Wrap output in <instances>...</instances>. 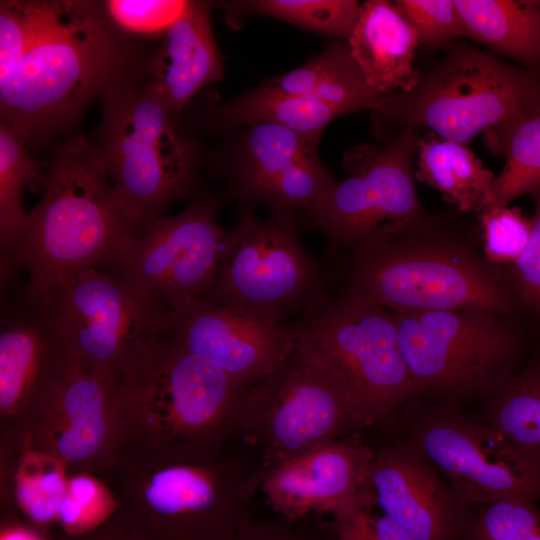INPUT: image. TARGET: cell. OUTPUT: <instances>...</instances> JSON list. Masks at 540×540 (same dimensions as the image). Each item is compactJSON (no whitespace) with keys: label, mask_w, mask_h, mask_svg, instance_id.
<instances>
[{"label":"cell","mask_w":540,"mask_h":540,"mask_svg":"<svg viewBox=\"0 0 540 540\" xmlns=\"http://www.w3.org/2000/svg\"><path fill=\"white\" fill-rule=\"evenodd\" d=\"M151 55L101 1L1 0V122L45 150L77 134L94 100L147 79Z\"/></svg>","instance_id":"obj_1"},{"label":"cell","mask_w":540,"mask_h":540,"mask_svg":"<svg viewBox=\"0 0 540 540\" xmlns=\"http://www.w3.org/2000/svg\"><path fill=\"white\" fill-rule=\"evenodd\" d=\"M42 189L21 230L0 251L1 290L25 269L24 290L38 299L76 271L111 263L138 237L83 135L54 145Z\"/></svg>","instance_id":"obj_2"},{"label":"cell","mask_w":540,"mask_h":540,"mask_svg":"<svg viewBox=\"0 0 540 540\" xmlns=\"http://www.w3.org/2000/svg\"><path fill=\"white\" fill-rule=\"evenodd\" d=\"M261 472L220 448L121 454L106 479L151 540H228L251 520Z\"/></svg>","instance_id":"obj_3"},{"label":"cell","mask_w":540,"mask_h":540,"mask_svg":"<svg viewBox=\"0 0 540 540\" xmlns=\"http://www.w3.org/2000/svg\"><path fill=\"white\" fill-rule=\"evenodd\" d=\"M117 383L120 455L224 447L247 388L165 332L140 349Z\"/></svg>","instance_id":"obj_4"},{"label":"cell","mask_w":540,"mask_h":540,"mask_svg":"<svg viewBox=\"0 0 540 540\" xmlns=\"http://www.w3.org/2000/svg\"><path fill=\"white\" fill-rule=\"evenodd\" d=\"M445 224L435 215L418 231L347 257L341 287L391 311L481 309L514 315L521 306L504 272Z\"/></svg>","instance_id":"obj_5"},{"label":"cell","mask_w":540,"mask_h":540,"mask_svg":"<svg viewBox=\"0 0 540 540\" xmlns=\"http://www.w3.org/2000/svg\"><path fill=\"white\" fill-rule=\"evenodd\" d=\"M91 142L138 236L175 201L196 194V149L147 79L103 99Z\"/></svg>","instance_id":"obj_6"},{"label":"cell","mask_w":540,"mask_h":540,"mask_svg":"<svg viewBox=\"0 0 540 540\" xmlns=\"http://www.w3.org/2000/svg\"><path fill=\"white\" fill-rule=\"evenodd\" d=\"M288 327L294 345L328 374L364 426L384 422L417 394L394 313L376 301L341 287Z\"/></svg>","instance_id":"obj_7"},{"label":"cell","mask_w":540,"mask_h":540,"mask_svg":"<svg viewBox=\"0 0 540 540\" xmlns=\"http://www.w3.org/2000/svg\"><path fill=\"white\" fill-rule=\"evenodd\" d=\"M444 49L412 89L377 97L367 110L464 144L540 111V74L468 43Z\"/></svg>","instance_id":"obj_8"},{"label":"cell","mask_w":540,"mask_h":540,"mask_svg":"<svg viewBox=\"0 0 540 540\" xmlns=\"http://www.w3.org/2000/svg\"><path fill=\"white\" fill-rule=\"evenodd\" d=\"M419 131L402 129L383 145L360 144L343 157L348 176L299 210L300 224L321 232L330 255L363 254L418 231L435 218L415 186Z\"/></svg>","instance_id":"obj_9"},{"label":"cell","mask_w":540,"mask_h":540,"mask_svg":"<svg viewBox=\"0 0 540 540\" xmlns=\"http://www.w3.org/2000/svg\"><path fill=\"white\" fill-rule=\"evenodd\" d=\"M392 312L417 393L488 399L515 375L525 335L513 315L481 309Z\"/></svg>","instance_id":"obj_10"},{"label":"cell","mask_w":540,"mask_h":540,"mask_svg":"<svg viewBox=\"0 0 540 540\" xmlns=\"http://www.w3.org/2000/svg\"><path fill=\"white\" fill-rule=\"evenodd\" d=\"M328 292L325 270L301 243L295 211H274L259 220L242 206L225 230L216 282L203 301L281 323Z\"/></svg>","instance_id":"obj_11"},{"label":"cell","mask_w":540,"mask_h":540,"mask_svg":"<svg viewBox=\"0 0 540 540\" xmlns=\"http://www.w3.org/2000/svg\"><path fill=\"white\" fill-rule=\"evenodd\" d=\"M362 426L339 387L294 345L275 372L242 392L232 431L261 450L266 469Z\"/></svg>","instance_id":"obj_12"},{"label":"cell","mask_w":540,"mask_h":540,"mask_svg":"<svg viewBox=\"0 0 540 540\" xmlns=\"http://www.w3.org/2000/svg\"><path fill=\"white\" fill-rule=\"evenodd\" d=\"M41 300L60 351L117 382L140 349L165 331L170 313L97 266L67 276Z\"/></svg>","instance_id":"obj_13"},{"label":"cell","mask_w":540,"mask_h":540,"mask_svg":"<svg viewBox=\"0 0 540 540\" xmlns=\"http://www.w3.org/2000/svg\"><path fill=\"white\" fill-rule=\"evenodd\" d=\"M21 430L70 473L106 477L122 447L118 383L60 351Z\"/></svg>","instance_id":"obj_14"},{"label":"cell","mask_w":540,"mask_h":540,"mask_svg":"<svg viewBox=\"0 0 540 540\" xmlns=\"http://www.w3.org/2000/svg\"><path fill=\"white\" fill-rule=\"evenodd\" d=\"M217 208L215 198L199 194L180 214L159 218L109 263L112 274L168 312L206 299L225 236Z\"/></svg>","instance_id":"obj_15"},{"label":"cell","mask_w":540,"mask_h":540,"mask_svg":"<svg viewBox=\"0 0 540 540\" xmlns=\"http://www.w3.org/2000/svg\"><path fill=\"white\" fill-rule=\"evenodd\" d=\"M408 445L449 480L469 508L512 496L540 500V462L487 423L432 415L415 426Z\"/></svg>","instance_id":"obj_16"},{"label":"cell","mask_w":540,"mask_h":540,"mask_svg":"<svg viewBox=\"0 0 540 540\" xmlns=\"http://www.w3.org/2000/svg\"><path fill=\"white\" fill-rule=\"evenodd\" d=\"M164 332L246 387L275 372L294 346L288 326L203 300L170 312Z\"/></svg>","instance_id":"obj_17"},{"label":"cell","mask_w":540,"mask_h":540,"mask_svg":"<svg viewBox=\"0 0 540 540\" xmlns=\"http://www.w3.org/2000/svg\"><path fill=\"white\" fill-rule=\"evenodd\" d=\"M365 494L414 540H462L470 508L410 445L373 452Z\"/></svg>","instance_id":"obj_18"},{"label":"cell","mask_w":540,"mask_h":540,"mask_svg":"<svg viewBox=\"0 0 540 540\" xmlns=\"http://www.w3.org/2000/svg\"><path fill=\"white\" fill-rule=\"evenodd\" d=\"M372 453L349 438L329 441L262 469L259 488L272 509L289 520L334 515L362 499Z\"/></svg>","instance_id":"obj_19"},{"label":"cell","mask_w":540,"mask_h":540,"mask_svg":"<svg viewBox=\"0 0 540 540\" xmlns=\"http://www.w3.org/2000/svg\"><path fill=\"white\" fill-rule=\"evenodd\" d=\"M59 355L44 302L23 288L1 310V433L22 429Z\"/></svg>","instance_id":"obj_20"},{"label":"cell","mask_w":540,"mask_h":540,"mask_svg":"<svg viewBox=\"0 0 540 540\" xmlns=\"http://www.w3.org/2000/svg\"><path fill=\"white\" fill-rule=\"evenodd\" d=\"M211 10V3L189 1L148 62L153 91L176 117L196 93L223 77Z\"/></svg>","instance_id":"obj_21"},{"label":"cell","mask_w":540,"mask_h":540,"mask_svg":"<svg viewBox=\"0 0 540 540\" xmlns=\"http://www.w3.org/2000/svg\"><path fill=\"white\" fill-rule=\"evenodd\" d=\"M346 41L377 97L409 91L417 83L420 73L413 62L420 46L418 36L395 2H363Z\"/></svg>","instance_id":"obj_22"},{"label":"cell","mask_w":540,"mask_h":540,"mask_svg":"<svg viewBox=\"0 0 540 540\" xmlns=\"http://www.w3.org/2000/svg\"><path fill=\"white\" fill-rule=\"evenodd\" d=\"M1 498L35 526L58 521L70 471L51 455L33 448L22 430L1 434Z\"/></svg>","instance_id":"obj_23"},{"label":"cell","mask_w":540,"mask_h":540,"mask_svg":"<svg viewBox=\"0 0 540 540\" xmlns=\"http://www.w3.org/2000/svg\"><path fill=\"white\" fill-rule=\"evenodd\" d=\"M319 138L320 135H303L274 124L250 125L228 182L227 197L272 209L292 166L318 154Z\"/></svg>","instance_id":"obj_24"},{"label":"cell","mask_w":540,"mask_h":540,"mask_svg":"<svg viewBox=\"0 0 540 540\" xmlns=\"http://www.w3.org/2000/svg\"><path fill=\"white\" fill-rule=\"evenodd\" d=\"M466 37L540 74V2L454 0Z\"/></svg>","instance_id":"obj_25"},{"label":"cell","mask_w":540,"mask_h":540,"mask_svg":"<svg viewBox=\"0 0 540 540\" xmlns=\"http://www.w3.org/2000/svg\"><path fill=\"white\" fill-rule=\"evenodd\" d=\"M276 93L311 96L342 115L367 110L377 98L350 53L346 40L330 43L303 65L260 85Z\"/></svg>","instance_id":"obj_26"},{"label":"cell","mask_w":540,"mask_h":540,"mask_svg":"<svg viewBox=\"0 0 540 540\" xmlns=\"http://www.w3.org/2000/svg\"><path fill=\"white\" fill-rule=\"evenodd\" d=\"M415 179L437 190L459 212L478 214L484 207L495 175L468 144L434 133L420 135Z\"/></svg>","instance_id":"obj_27"},{"label":"cell","mask_w":540,"mask_h":540,"mask_svg":"<svg viewBox=\"0 0 540 540\" xmlns=\"http://www.w3.org/2000/svg\"><path fill=\"white\" fill-rule=\"evenodd\" d=\"M342 114L311 96L287 95L261 86L228 102L217 110L213 124L219 128L268 123L303 135H321Z\"/></svg>","instance_id":"obj_28"},{"label":"cell","mask_w":540,"mask_h":540,"mask_svg":"<svg viewBox=\"0 0 540 540\" xmlns=\"http://www.w3.org/2000/svg\"><path fill=\"white\" fill-rule=\"evenodd\" d=\"M484 135L489 149L503 155L505 164L495 176L483 209L508 206L540 189V111Z\"/></svg>","instance_id":"obj_29"},{"label":"cell","mask_w":540,"mask_h":540,"mask_svg":"<svg viewBox=\"0 0 540 540\" xmlns=\"http://www.w3.org/2000/svg\"><path fill=\"white\" fill-rule=\"evenodd\" d=\"M486 423L540 462V361L487 399Z\"/></svg>","instance_id":"obj_30"},{"label":"cell","mask_w":540,"mask_h":540,"mask_svg":"<svg viewBox=\"0 0 540 540\" xmlns=\"http://www.w3.org/2000/svg\"><path fill=\"white\" fill-rule=\"evenodd\" d=\"M43 164L13 128L0 122V251L9 246L26 221L28 212L22 204L25 187H43Z\"/></svg>","instance_id":"obj_31"},{"label":"cell","mask_w":540,"mask_h":540,"mask_svg":"<svg viewBox=\"0 0 540 540\" xmlns=\"http://www.w3.org/2000/svg\"><path fill=\"white\" fill-rule=\"evenodd\" d=\"M355 0H249L226 5L230 15H264L298 27L347 40L357 21Z\"/></svg>","instance_id":"obj_32"},{"label":"cell","mask_w":540,"mask_h":540,"mask_svg":"<svg viewBox=\"0 0 540 540\" xmlns=\"http://www.w3.org/2000/svg\"><path fill=\"white\" fill-rule=\"evenodd\" d=\"M121 509L108 480L100 475L70 473L58 521L67 536L90 531L106 522Z\"/></svg>","instance_id":"obj_33"},{"label":"cell","mask_w":540,"mask_h":540,"mask_svg":"<svg viewBox=\"0 0 540 540\" xmlns=\"http://www.w3.org/2000/svg\"><path fill=\"white\" fill-rule=\"evenodd\" d=\"M462 540H540V510L521 496L482 505L470 517Z\"/></svg>","instance_id":"obj_34"},{"label":"cell","mask_w":540,"mask_h":540,"mask_svg":"<svg viewBox=\"0 0 540 540\" xmlns=\"http://www.w3.org/2000/svg\"><path fill=\"white\" fill-rule=\"evenodd\" d=\"M483 256L496 268L508 267L524 251L531 233V218L518 207H486L477 214Z\"/></svg>","instance_id":"obj_35"},{"label":"cell","mask_w":540,"mask_h":540,"mask_svg":"<svg viewBox=\"0 0 540 540\" xmlns=\"http://www.w3.org/2000/svg\"><path fill=\"white\" fill-rule=\"evenodd\" d=\"M189 1L183 0H108L101 1L103 10L123 34L137 37L164 36L183 14Z\"/></svg>","instance_id":"obj_36"},{"label":"cell","mask_w":540,"mask_h":540,"mask_svg":"<svg viewBox=\"0 0 540 540\" xmlns=\"http://www.w3.org/2000/svg\"><path fill=\"white\" fill-rule=\"evenodd\" d=\"M395 4L415 29L420 46L446 48L466 37L454 0H396Z\"/></svg>","instance_id":"obj_37"},{"label":"cell","mask_w":540,"mask_h":540,"mask_svg":"<svg viewBox=\"0 0 540 540\" xmlns=\"http://www.w3.org/2000/svg\"><path fill=\"white\" fill-rule=\"evenodd\" d=\"M531 197L534 212L528 243L504 274L521 308L540 315V189Z\"/></svg>","instance_id":"obj_38"},{"label":"cell","mask_w":540,"mask_h":540,"mask_svg":"<svg viewBox=\"0 0 540 540\" xmlns=\"http://www.w3.org/2000/svg\"><path fill=\"white\" fill-rule=\"evenodd\" d=\"M374 507L360 500L335 513L338 540H414L383 513H373Z\"/></svg>","instance_id":"obj_39"},{"label":"cell","mask_w":540,"mask_h":540,"mask_svg":"<svg viewBox=\"0 0 540 540\" xmlns=\"http://www.w3.org/2000/svg\"><path fill=\"white\" fill-rule=\"evenodd\" d=\"M66 540H151L138 525L123 511L98 527L76 535L67 536Z\"/></svg>","instance_id":"obj_40"},{"label":"cell","mask_w":540,"mask_h":540,"mask_svg":"<svg viewBox=\"0 0 540 540\" xmlns=\"http://www.w3.org/2000/svg\"><path fill=\"white\" fill-rule=\"evenodd\" d=\"M228 540H305L280 522L253 519L243 524Z\"/></svg>","instance_id":"obj_41"}]
</instances>
